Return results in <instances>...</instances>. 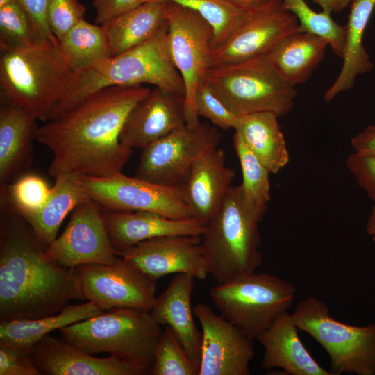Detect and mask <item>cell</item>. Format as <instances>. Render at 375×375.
I'll return each mask as SVG.
<instances>
[{
  "mask_svg": "<svg viewBox=\"0 0 375 375\" xmlns=\"http://www.w3.org/2000/svg\"><path fill=\"white\" fill-rule=\"evenodd\" d=\"M0 109V183L8 185L31 166L37 119L18 106L1 104Z\"/></svg>",
  "mask_w": 375,
  "mask_h": 375,
  "instance_id": "24",
  "label": "cell"
},
{
  "mask_svg": "<svg viewBox=\"0 0 375 375\" xmlns=\"http://www.w3.org/2000/svg\"><path fill=\"white\" fill-rule=\"evenodd\" d=\"M90 199L81 185L78 177L60 174L49 196L37 212L23 218L31 227L38 240L46 249L58 236L59 228L65 217L83 201Z\"/></svg>",
  "mask_w": 375,
  "mask_h": 375,
  "instance_id": "29",
  "label": "cell"
},
{
  "mask_svg": "<svg viewBox=\"0 0 375 375\" xmlns=\"http://www.w3.org/2000/svg\"><path fill=\"white\" fill-rule=\"evenodd\" d=\"M203 79L238 117L271 112L278 117L294 107L297 90L267 56L210 67Z\"/></svg>",
  "mask_w": 375,
  "mask_h": 375,
  "instance_id": "7",
  "label": "cell"
},
{
  "mask_svg": "<svg viewBox=\"0 0 375 375\" xmlns=\"http://www.w3.org/2000/svg\"><path fill=\"white\" fill-rule=\"evenodd\" d=\"M38 42L28 15L17 0L0 8V48H23Z\"/></svg>",
  "mask_w": 375,
  "mask_h": 375,
  "instance_id": "37",
  "label": "cell"
},
{
  "mask_svg": "<svg viewBox=\"0 0 375 375\" xmlns=\"http://www.w3.org/2000/svg\"><path fill=\"white\" fill-rule=\"evenodd\" d=\"M236 8L245 11L258 8L272 0H226Z\"/></svg>",
  "mask_w": 375,
  "mask_h": 375,
  "instance_id": "46",
  "label": "cell"
},
{
  "mask_svg": "<svg viewBox=\"0 0 375 375\" xmlns=\"http://www.w3.org/2000/svg\"><path fill=\"white\" fill-rule=\"evenodd\" d=\"M218 128L199 122L174 129L142 149L135 177L167 186H183L196 160L219 147Z\"/></svg>",
  "mask_w": 375,
  "mask_h": 375,
  "instance_id": "11",
  "label": "cell"
},
{
  "mask_svg": "<svg viewBox=\"0 0 375 375\" xmlns=\"http://www.w3.org/2000/svg\"><path fill=\"white\" fill-rule=\"evenodd\" d=\"M199 367L186 353L172 328L165 326L157 342L151 374L198 375Z\"/></svg>",
  "mask_w": 375,
  "mask_h": 375,
  "instance_id": "36",
  "label": "cell"
},
{
  "mask_svg": "<svg viewBox=\"0 0 375 375\" xmlns=\"http://www.w3.org/2000/svg\"><path fill=\"white\" fill-rule=\"evenodd\" d=\"M354 151L375 156V125L367 126L351 141Z\"/></svg>",
  "mask_w": 375,
  "mask_h": 375,
  "instance_id": "44",
  "label": "cell"
},
{
  "mask_svg": "<svg viewBox=\"0 0 375 375\" xmlns=\"http://www.w3.org/2000/svg\"><path fill=\"white\" fill-rule=\"evenodd\" d=\"M45 251L60 265L72 269L88 264L112 265L120 260L109 239L103 209L90 198L76 206L64 231Z\"/></svg>",
  "mask_w": 375,
  "mask_h": 375,
  "instance_id": "15",
  "label": "cell"
},
{
  "mask_svg": "<svg viewBox=\"0 0 375 375\" xmlns=\"http://www.w3.org/2000/svg\"><path fill=\"white\" fill-rule=\"evenodd\" d=\"M233 144L242 169L244 199L252 210L264 217L270 200V172L236 133Z\"/></svg>",
  "mask_w": 375,
  "mask_h": 375,
  "instance_id": "32",
  "label": "cell"
},
{
  "mask_svg": "<svg viewBox=\"0 0 375 375\" xmlns=\"http://www.w3.org/2000/svg\"><path fill=\"white\" fill-rule=\"evenodd\" d=\"M103 310L92 301L69 304L60 312L38 319L0 322V342L31 351L43 337L55 330L99 315Z\"/></svg>",
  "mask_w": 375,
  "mask_h": 375,
  "instance_id": "30",
  "label": "cell"
},
{
  "mask_svg": "<svg viewBox=\"0 0 375 375\" xmlns=\"http://www.w3.org/2000/svg\"><path fill=\"white\" fill-rule=\"evenodd\" d=\"M62 338L85 351L134 363L151 373L162 331L150 311L114 308L59 330Z\"/></svg>",
  "mask_w": 375,
  "mask_h": 375,
  "instance_id": "6",
  "label": "cell"
},
{
  "mask_svg": "<svg viewBox=\"0 0 375 375\" xmlns=\"http://www.w3.org/2000/svg\"><path fill=\"white\" fill-rule=\"evenodd\" d=\"M292 316L298 328L328 353L333 375H375V322L354 326L337 320L328 305L313 296L298 303Z\"/></svg>",
  "mask_w": 375,
  "mask_h": 375,
  "instance_id": "9",
  "label": "cell"
},
{
  "mask_svg": "<svg viewBox=\"0 0 375 375\" xmlns=\"http://www.w3.org/2000/svg\"><path fill=\"white\" fill-rule=\"evenodd\" d=\"M301 31L297 18L281 0L247 11L221 45L211 51V67L237 64L267 56L288 35Z\"/></svg>",
  "mask_w": 375,
  "mask_h": 375,
  "instance_id": "14",
  "label": "cell"
},
{
  "mask_svg": "<svg viewBox=\"0 0 375 375\" xmlns=\"http://www.w3.org/2000/svg\"><path fill=\"white\" fill-rule=\"evenodd\" d=\"M185 124L184 96L155 87L132 108L119 140L126 147L143 149Z\"/></svg>",
  "mask_w": 375,
  "mask_h": 375,
  "instance_id": "19",
  "label": "cell"
},
{
  "mask_svg": "<svg viewBox=\"0 0 375 375\" xmlns=\"http://www.w3.org/2000/svg\"><path fill=\"white\" fill-rule=\"evenodd\" d=\"M194 279L188 274H176L163 292L156 298L150 312L161 326L172 328L188 355L199 367L202 333L194 323L191 304Z\"/></svg>",
  "mask_w": 375,
  "mask_h": 375,
  "instance_id": "22",
  "label": "cell"
},
{
  "mask_svg": "<svg viewBox=\"0 0 375 375\" xmlns=\"http://www.w3.org/2000/svg\"><path fill=\"white\" fill-rule=\"evenodd\" d=\"M41 374L144 375L149 372L116 357H97L65 339L47 335L31 350Z\"/></svg>",
  "mask_w": 375,
  "mask_h": 375,
  "instance_id": "18",
  "label": "cell"
},
{
  "mask_svg": "<svg viewBox=\"0 0 375 375\" xmlns=\"http://www.w3.org/2000/svg\"><path fill=\"white\" fill-rule=\"evenodd\" d=\"M318 4L322 11L331 15L333 13H337L348 6L353 0H312Z\"/></svg>",
  "mask_w": 375,
  "mask_h": 375,
  "instance_id": "45",
  "label": "cell"
},
{
  "mask_svg": "<svg viewBox=\"0 0 375 375\" xmlns=\"http://www.w3.org/2000/svg\"><path fill=\"white\" fill-rule=\"evenodd\" d=\"M366 232L371 240L375 244V203L372 206L371 212L367 218Z\"/></svg>",
  "mask_w": 375,
  "mask_h": 375,
  "instance_id": "47",
  "label": "cell"
},
{
  "mask_svg": "<svg viewBox=\"0 0 375 375\" xmlns=\"http://www.w3.org/2000/svg\"><path fill=\"white\" fill-rule=\"evenodd\" d=\"M85 8L78 0H47V17L49 27L60 40L78 21Z\"/></svg>",
  "mask_w": 375,
  "mask_h": 375,
  "instance_id": "39",
  "label": "cell"
},
{
  "mask_svg": "<svg viewBox=\"0 0 375 375\" xmlns=\"http://www.w3.org/2000/svg\"><path fill=\"white\" fill-rule=\"evenodd\" d=\"M292 313L281 315L256 340L264 349L261 367H277L290 375H333L320 365L302 343Z\"/></svg>",
  "mask_w": 375,
  "mask_h": 375,
  "instance_id": "23",
  "label": "cell"
},
{
  "mask_svg": "<svg viewBox=\"0 0 375 375\" xmlns=\"http://www.w3.org/2000/svg\"><path fill=\"white\" fill-rule=\"evenodd\" d=\"M346 166L375 203V156L354 151L347 158Z\"/></svg>",
  "mask_w": 375,
  "mask_h": 375,
  "instance_id": "41",
  "label": "cell"
},
{
  "mask_svg": "<svg viewBox=\"0 0 375 375\" xmlns=\"http://www.w3.org/2000/svg\"><path fill=\"white\" fill-rule=\"evenodd\" d=\"M234 177V169L226 165L222 148L217 147L199 157L183 185L192 217L206 226L220 208Z\"/></svg>",
  "mask_w": 375,
  "mask_h": 375,
  "instance_id": "20",
  "label": "cell"
},
{
  "mask_svg": "<svg viewBox=\"0 0 375 375\" xmlns=\"http://www.w3.org/2000/svg\"><path fill=\"white\" fill-rule=\"evenodd\" d=\"M125 262L156 281L185 273L203 280L208 272L200 235H170L147 240L121 253Z\"/></svg>",
  "mask_w": 375,
  "mask_h": 375,
  "instance_id": "17",
  "label": "cell"
},
{
  "mask_svg": "<svg viewBox=\"0 0 375 375\" xmlns=\"http://www.w3.org/2000/svg\"><path fill=\"white\" fill-rule=\"evenodd\" d=\"M150 91L143 85L104 88L38 126L35 140L53 154L49 174L103 178L122 172L133 153L120 142L122 126Z\"/></svg>",
  "mask_w": 375,
  "mask_h": 375,
  "instance_id": "1",
  "label": "cell"
},
{
  "mask_svg": "<svg viewBox=\"0 0 375 375\" xmlns=\"http://www.w3.org/2000/svg\"><path fill=\"white\" fill-rule=\"evenodd\" d=\"M0 223V322L38 319L83 299L74 269L51 260L29 224L1 208Z\"/></svg>",
  "mask_w": 375,
  "mask_h": 375,
  "instance_id": "2",
  "label": "cell"
},
{
  "mask_svg": "<svg viewBox=\"0 0 375 375\" xmlns=\"http://www.w3.org/2000/svg\"><path fill=\"white\" fill-rule=\"evenodd\" d=\"M167 31L168 22L140 44L77 71L69 92L51 119L95 92L114 85L149 83L185 97L183 81L169 53Z\"/></svg>",
  "mask_w": 375,
  "mask_h": 375,
  "instance_id": "4",
  "label": "cell"
},
{
  "mask_svg": "<svg viewBox=\"0 0 375 375\" xmlns=\"http://www.w3.org/2000/svg\"><path fill=\"white\" fill-rule=\"evenodd\" d=\"M167 1L147 0L103 24L112 57L152 37L167 22Z\"/></svg>",
  "mask_w": 375,
  "mask_h": 375,
  "instance_id": "28",
  "label": "cell"
},
{
  "mask_svg": "<svg viewBox=\"0 0 375 375\" xmlns=\"http://www.w3.org/2000/svg\"><path fill=\"white\" fill-rule=\"evenodd\" d=\"M78 181L103 210L149 211L178 219L192 217L183 186L158 185L122 172L103 178L82 176Z\"/></svg>",
  "mask_w": 375,
  "mask_h": 375,
  "instance_id": "12",
  "label": "cell"
},
{
  "mask_svg": "<svg viewBox=\"0 0 375 375\" xmlns=\"http://www.w3.org/2000/svg\"><path fill=\"white\" fill-rule=\"evenodd\" d=\"M0 49L1 104L22 108L38 120H49L69 92L77 72L59 41Z\"/></svg>",
  "mask_w": 375,
  "mask_h": 375,
  "instance_id": "3",
  "label": "cell"
},
{
  "mask_svg": "<svg viewBox=\"0 0 375 375\" xmlns=\"http://www.w3.org/2000/svg\"><path fill=\"white\" fill-rule=\"evenodd\" d=\"M77 289L83 299L103 311L132 308L151 311L156 300V281L125 262L88 264L74 268Z\"/></svg>",
  "mask_w": 375,
  "mask_h": 375,
  "instance_id": "13",
  "label": "cell"
},
{
  "mask_svg": "<svg viewBox=\"0 0 375 375\" xmlns=\"http://www.w3.org/2000/svg\"><path fill=\"white\" fill-rule=\"evenodd\" d=\"M147 0H92L95 22L103 25L115 17L129 11Z\"/></svg>",
  "mask_w": 375,
  "mask_h": 375,
  "instance_id": "43",
  "label": "cell"
},
{
  "mask_svg": "<svg viewBox=\"0 0 375 375\" xmlns=\"http://www.w3.org/2000/svg\"><path fill=\"white\" fill-rule=\"evenodd\" d=\"M278 117L271 112L247 114L238 117L233 128L272 174L278 173L290 160Z\"/></svg>",
  "mask_w": 375,
  "mask_h": 375,
  "instance_id": "26",
  "label": "cell"
},
{
  "mask_svg": "<svg viewBox=\"0 0 375 375\" xmlns=\"http://www.w3.org/2000/svg\"><path fill=\"white\" fill-rule=\"evenodd\" d=\"M172 1L199 13L212 27V49L224 43L239 26L247 11L226 0H154Z\"/></svg>",
  "mask_w": 375,
  "mask_h": 375,
  "instance_id": "35",
  "label": "cell"
},
{
  "mask_svg": "<svg viewBox=\"0 0 375 375\" xmlns=\"http://www.w3.org/2000/svg\"><path fill=\"white\" fill-rule=\"evenodd\" d=\"M0 375H41L31 351L0 342Z\"/></svg>",
  "mask_w": 375,
  "mask_h": 375,
  "instance_id": "40",
  "label": "cell"
},
{
  "mask_svg": "<svg viewBox=\"0 0 375 375\" xmlns=\"http://www.w3.org/2000/svg\"><path fill=\"white\" fill-rule=\"evenodd\" d=\"M262 219L247 205L240 185H231L201 235L208 272L217 283L232 281L260 267L263 255L259 224Z\"/></svg>",
  "mask_w": 375,
  "mask_h": 375,
  "instance_id": "5",
  "label": "cell"
},
{
  "mask_svg": "<svg viewBox=\"0 0 375 375\" xmlns=\"http://www.w3.org/2000/svg\"><path fill=\"white\" fill-rule=\"evenodd\" d=\"M194 107L198 117L208 119L215 127L222 130L234 128L238 116L224 104L204 79L197 88Z\"/></svg>",
  "mask_w": 375,
  "mask_h": 375,
  "instance_id": "38",
  "label": "cell"
},
{
  "mask_svg": "<svg viewBox=\"0 0 375 375\" xmlns=\"http://www.w3.org/2000/svg\"><path fill=\"white\" fill-rule=\"evenodd\" d=\"M12 0H0V8L3 7L10 3Z\"/></svg>",
  "mask_w": 375,
  "mask_h": 375,
  "instance_id": "48",
  "label": "cell"
},
{
  "mask_svg": "<svg viewBox=\"0 0 375 375\" xmlns=\"http://www.w3.org/2000/svg\"><path fill=\"white\" fill-rule=\"evenodd\" d=\"M284 8L297 18L301 31L324 38L338 56L342 58L345 43V28L323 11H314L305 0H281Z\"/></svg>",
  "mask_w": 375,
  "mask_h": 375,
  "instance_id": "34",
  "label": "cell"
},
{
  "mask_svg": "<svg viewBox=\"0 0 375 375\" xmlns=\"http://www.w3.org/2000/svg\"><path fill=\"white\" fill-rule=\"evenodd\" d=\"M167 1V48L185 86L186 124L195 126L199 122L194 107L195 92L211 67L213 31L210 25L194 10Z\"/></svg>",
  "mask_w": 375,
  "mask_h": 375,
  "instance_id": "10",
  "label": "cell"
},
{
  "mask_svg": "<svg viewBox=\"0 0 375 375\" xmlns=\"http://www.w3.org/2000/svg\"><path fill=\"white\" fill-rule=\"evenodd\" d=\"M50 191L51 188L41 176L24 174L11 183L1 186V208L25 218L42 208Z\"/></svg>",
  "mask_w": 375,
  "mask_h": 375,
  "instance_id": "33",
  "label": "cell"
},
{
  "mask_svg": "<svg viewBox=\"0 0 375 375\" xmlns=\"http://www.w3.org/2000/svg\"><path fill=\"white\" fill-rule=\"evenodd\" d=\"M17 1L28 15L39 42L57 39L53 34L47 21V0Z\"/></svg>",
  "mask_w": 375,
  "mask_h": 375,
  "instance_id": "42",
  "label": "cell"
},
{
  "mask_svg": "<svg viewBox=\"0 0 375 375\" xmlns=\"http://www.w3.org/2000/svg\"><path fill=\"white\" fill-rule=\"evenodd\" d=\"M193 310L202 333L198 375H249L253 339L205 303Z\"/></svg>",
  "mask_w": 375,
  "mask_h": 375,
  "instance_id": "16",
  "label": "cell"
},
{
  "mask_svg": "<svg viewBox=\"0 0 375 375\" xmlns=\"http://www.w3.org/2000/svg\"><path fill=\"white\" fill-rule=\"evenodd\" d=\"M109 239L117 253L138 243L170 235H201L205 225L191 217L178 219L149 211L111 212L103 210Z\"/></svg>",
  "mask_w": 375,
  "mask_h": 375,
  "instance_id": "21",
  "label": "cell"
},
{
  "mask_svg": "<svg viewBox=\"0 0 375 375\" xmlns=\"http://www.w3.org/2000/svg\"><path fill=\"white\" fill-rule=\"evenodd\" d=\"M328 42L322 37L297 31L283 38L267 57L292 86L306 83L323 60Z\"/></svg>",
  "mask_w": 375,
  "mask_h": 375,
  "instance_id": "27",
  "label": "cell"
},
{
  "mask_svg": "<svg viewBox=\"0 0 375 375\" xmlns=\"http://www.w3.org/2000/svg\"><path fill=\"white\" fill-rule=\"evenodd\" d=\"M60 48L72 67L82 70L112 57L103 25L81 19L60 40Z\"/></svg>",
  "mask_w": 375,
  "mask_h": 375,
  "instance_id": "31",
  "label": "cell"
},
{
  "mask_svg": "<svg viewBox=\"0 0 375 375\" xmlns=\"http://www.w3.org/2000/svg\"><path fill=\"white\" fill-rule=\"evenodd\" d=\"M375 7V0H353L345 28V43L343 64L333 83L326 90L324 99L332 101L338 94L351 89L355 79L373 68L362 43L364 33Z\"/></svg>",
  "mask_w": 375,
  "mask_h": 375,
  "instance_id": "25",
  "label": "cell"
},
{
  "mask_svg": "<svg viewBox=\"0 0 375 375\" xmlns=\"http://www.w3.org/2000/svg\"><path fill=\"white\" fill-rule=\"evenodd\" d=\"M296 293L292 283L256 271L216 283L210 290L220 315L253 340L288 311Z\"/></svg>",
  "mask_w": 375,
  "mask_h": 375,
  "instance_id": "8",
  "label": "cell"
}]
</instances>
